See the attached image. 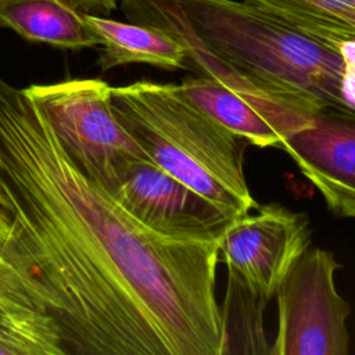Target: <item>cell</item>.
Segmentation results:
<instances>
[{
    "mask_svg": "<svg viewBox=\"0 0 355 355\" xmlns=\"http://www.w3.org/2000/svg\"><path fill=\"white\" fill-rule=\"evenodd\" d=\"M0 311L6 315L32 319L47 315L19 273L0 252Z\"/></svg>",
    "mask_w": 355,
    "mask_h": 355,
    "instance_id": "cell-15",
    "label": "cell"
},
{
    "mask_svg": "<svg viewBox=\"0 0 355 355\" xmlns=\"http://www.w3.org/2000/svg\"><path fill=\"white\" fill-rule=\"evenodd\" d=\"M83 18L98 37V65L103 72L126 64H148L166 71L189 69L183 44L158 28L89 12H83Z\"/></svg>",
    "mask_w": 355,
    "mask_h": 355,
    "instance_id": "cell-10",
    "label": "cell"
},
{
    "mask_svg": "<svg viewBox=\"0 0 355 355\" xmlns=\"http://www.w3.org/2000/svg\"><path fill=\"white\" fill-rule=\"evenodd\" d=\"M11 232V223L8 215L0 209V247L7 241Z\"/></svg>",
    "mask_w": 355,
    "mask_h": 355,
    "instance_id": "cell-17",
    "label": "cell"
},
{
    "mask_svg": "<svg viewBox=\"0 0 355 355\" xmlns=\"http://www.w3.org/2000/svg\"><path fill=\"white\" fill-rule=\"evenodd\" d=\"M54 320L44 315L0 318V355H67Z\"/></svg>",
    "mask_w": 355,
    "mask_h": 355,
    "instance_id": "cell-14",
    "label": "cell"
},
{
    "mask_svg": "<svg viewBox=\"0 0 355 355\" xmlns=\"http://www.w3.org/2000/svg\"><path fill=\"white\" fill-rule=\"evenodd\" d=\"M334 47L355 42V0H247Z\"/></svg>",
    "mask_w": 355,
    "mask_h": 355,
    "instance_id": "cell-13",
    "label": "cell"
},
{
    "mask_svg": "<svg viewBox=\"0 0 355 355\" xmlns=\"http://www.w3.org/2000/svg\"><path fill=\"white\" fill-rule=\"evenodd\" d=\"M4 315H6V313H3V312L0 311V318H1V316H4ZM8 316H10V315H8ZM43 316H44V315H43Z\"/></svg>",
    "mask_w": 355,
    "mask_h": 355,
    "instance_id": "cell-19",
    "label": "cell"
},
{
    "mask_svg": "<svg viewBox=\"0 0 355 355\" xmlns=\"http://www.w3.org/2000/svg\"><path fill=\"white\" fill-rule=\"evenodd\" d=\"M3 205H4V198H3V194H1V187H0V209H3Z\"/></svg>",
    "mask_w": 355,
    "mask_h": 355,
    "instance_id": "cell-18",
    "label": "cell"
},
{
    "mask_svg": "<svg viewBox=\"0 0 355 355\" xmlns=\"http://www.w3.org/2000/svg\"><path fill=\"white\" fill-rule=\"evenodd\" d=\"M0 26L29 42L79 50L98 46L83 12L67 0H0Z\"/></svg>",
    "mask_w": 355,
    "mask_h": 355,
    "instance_id": "cell-11",
    "label": "cell"
},
{
    "mask_svg": "<svg viewBox=\"0 0 355 355\" xmlns=\"http://www.w3.org/2000/svg\"><path fill=\"white\" fill-rule=\"evenodd\" d=\"M180 86L211 118L259 148L280 147L282 140L313 114L268 94L233 89L209 76L189 78Z\"/></svg>",
    "mask_w": 355,
    "mask_h": 355,
    "instance_id": "cell-9",
    "label": "cell"
},
{
    "mask_svg": "<svg viewBox=\"0 0 355 355\" xmlns=\"http://www.w3.org/2000/svg\"><path fill=\"white\" fill-rule=\"evenodd\" d=\"M111 97L118 119L155 165L233 218L257 207L243 169L247 141L180 85L137 80L112 87Z\"/></svg>",
    "mask_w": 355,
    "mask_h": 355,
    "instance_id": "cell-3",
    "label": "cell"
},
{
    "mask_svg": "<svg viewBox=\"0 0 355 355\" xmlns=\"http://www.w3.org/2000/svg\"><path fill=\"white\" fill-rule=\"evenodd\" d=\"M1 255L68 354L219 355L218 241L166 239L85 176L25 87L0 76Z\"/></svg>",
    "mask_w": 355,
    "mask_h": 355,
    "instance_id": "cell-1",
    "label": "cell"
},
{
    "mask_svg": "<svg viewBox=\"0 0 355 355\" xmlns=\"http://www.w3.org/2000/svg\"><path fill=\"white\" fill-rule=\"evenodd\" d=\"M311 230L305 215L280 205L234 218L218 241L220 259L268 302L309 248Z\"/></svg>",
    "mask_w": 355,
    "mask_h": 355,
    "instance_id": "cell-7",
    "label": "cell"
},
{
    "mask_svg": "<svg viewBox=\"0 0 355 355\" xmlns=\"http://www.w3.org/2000/svg\"><path fill=\"white\" fill-rule=\"evenodd\" d=\"M340 269L333 252L308 248L291 266L275 295L277 330L272 355H347L351 305L336 288Z\"/></svg>",
    "mask_w": 355,
    "mask_h": 355,
    "instance_id": "cell-5",
    "label": "cell"
},
{
    "mask_svg": "<svg viewBox=\"0 0 355 355\" xmlns=\"http://www.w3.org/2000/svg\"><path fill=\"white\" fill-rule=\"evenodd\" d=\"M268 301L252 290L236 272L227 269L223 304L219 306L222 343L219 355L270 354L263 329V309Z\"/></svg>",
    "mask_w": 355,
    "mask_h": 355,
    "instance_id": "cell-12",
    "label": "cell"
},
{
    "mask_svg": "<svg viewBox=\"0 0 355 355\" xmlns=\"http://www.w3.org/2000/svg\"><path fill=\"white\" fill-rule=\"evenodd\" d=\"M130 22L179 40L190 69L251 94H269L305 111L347 108L340 50L272 11L243 0H121Z\"/></svg>",
    "mask_w": 355,
    "mask_h": 355,
    "instance_id": "cell-2",
    "label": "cell"
},
{
    "mask_svg": "<svg viewBox=\"0 0 355 355\" xmlns=\"http://www.w3.org/2000/svg\"><path fill=\"white\" fill-rule=\"evenodd\" d=\"M143 226L179 241H219L234 219L151 159H135L111 191Z\"/></svg>",
    "mask_w": 355,
    "mask_h": 355,
    "instance_id": "cell-6",
    "label": "cell"
},
{
    "mask_svg": "<svg viewBox=\"0 0 355 355\" xmlns=\"http://www.w3.org/2000/svg\"><path fill=\"white\" fill-rule=\"evenodd\" d=\"M82 12L108 14L116 8L118 0H67Z\"/></svg>",
    "mask_w": 355,
    "mask_h": 355,
    "instance_id": "cell-16",
    "label": "cell"
},
{
    "mask_svg": "<svg viewBox=\"0 0 355 355\" xmlns=\"http://www.w3.org/2000/svg\"><path fill=\"white\" fill-rule=\"evenodd\" d=\"M61 146L92 182L110 193L135 159H150L118 119L107 82L93 78L31 85Z\"/></svg>",
    "mask_w": 355,
    "mask_h": 355,
    "instance_id": "cell-4",
    "label": "cell"
},
{
    "mask_svg": "<svg viewBox=\"0 0 355 355\" xmlns=\"http://www.w3.org/2000/svg\"><path fill=\"white\" fill-rule=\"evenodd\" d=\"M322 194L329 209L355 219V110L313 112L280 144Z\"/></svg>",
    "mask_w": 355,
    "mask_h": 355,
    "instance_id": "cell-8",
    "label": "cell"
}]
</instances>
